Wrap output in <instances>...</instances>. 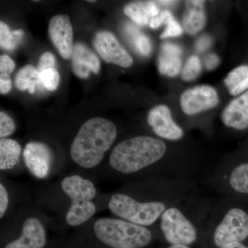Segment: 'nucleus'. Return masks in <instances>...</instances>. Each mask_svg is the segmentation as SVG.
Returning a JSON list of instances; mask_svg holds the SVG:
<instances>
[{
	"instance_id": "obj_21",
	"label": "nucleus",
	"mask_w": 248,
	"mask_h": 248,
	"mask_svg": "<svg viewBox=\"0 0 248 248\" xmlns=\"http://www.w3.org/2000/svg\"><path fill=\"white\" fill-rule=\"evenodd\" d=\"M224 84L232 96H237L248 91V66L241 65L230 72L225 78Z\"/></svg>"
},
{
	"instance_id": "obj_6",
	"label": "nucleus",
	"mask_w": 248,
	"mask_h": 248,
	"mask_svg": "<svg viewBox=\"0 0 248 248\" xmlns=\"http://www.w3.org/2000/svg\"><path fill=\"white\" fill-rule=\"evenodd\" d=\"M61 187L71 202L66 214L67 223L70 226L77 227L89 221L96 212L95 205L93 202L97 194L94 184L79 175H72L62 180Z\"/></svg>"
},
{
	"instance_id": "obj_17",
	"label": "nucleus",
	"mask_w": 248,
	"mask_h": 248,
	"mask_svg": "<svg viewBox=\"0 0 248 248\" xmlns=\"http://www.w3.org/2000/svg\"><path fill=\"white\" fill-rule=\"evenodd\" d=\"M182 49L170 42H165L161 47L158 58V69L164 76H177L182 69Z\"/></svg>"
},
{
	"instance_id": "obj_15",
	"label": "nucleus",
	"mask_w": 248,
	"mask_h": 248,
	"mask_svg": "<svg viewBox=\"0 0 248 248\" xmlns=\"http://www.w3.org/2000/svg\"><path fill=\"white\" fill-rule=\"evenodd\" d=\"M73 73L81 79H87L91 72L97 74L101 69V63L95 53L82 43H77L72 55Z\"/></svg>"
},
{
	"instance_id": "obj_30",
	"label": "nucleus",
	"mask_w": 248,
	"mask_h": 248,
	"mask_svg": "<svg viewBox=\"0 0 248 248\" xmlns=\"http://www.w3.org/2000/svg\"><path fill=\"white\" fill-rule=\"evenodd\" d=\"M55 63L56 61L53 54L50 53V52H45L41 55L37 70L40 73L46 70L55 68Z\"/></svg>"
},
{
	"instance_id": "obj_23",
	"label": "nucleus",
	"mask_w": 248,
	"mask_h": 248,
	"mask_svg": "<svg viewBox=\"0 0 248 248\" xmlns=\"http://www.w3.org/2000/svg\"><path fill=\"white\" fill-rule=\"evenodd\" d=\"M125 34L131 42L134 48L139 54L143 57L151 55L153 46L151 40L148 36L143 34L140 29L133 24H128L125 27Z\"/></svg>"
},
{
	"instance_id": "obj_32",
	"label": "nucleus",
	"mask_w": 248,
	"mask_h": 248,
	"mask_svg": "<svg viewBox=\"0 0 248 248\" xmlns=\"http://www.w3.org/2000/svg\"><path fill=\"white\" fill-rule=\"evenodd\" d=\"M167 13V10H165V11H162L161 14L158 15L157 16L151 19L149 23L150 27L153 29H156L161 27V25H163V24H164L165 21H166Z\"/></svg>"
},
{
	"instance_id": "obj_1",
	"label": "nucleus",
	"mask_w": 248,
	"mask_h": 248,
	"mask_svg": "<svg viewBox=\"0 0 248 248\" xmlns=\"http://www.w3.org/2000/svg\"><path fill=\"white\" fill-rule=\"evenodd\" d=\"M169 152L164 140L140 135L119 143L111 153L109 164L124 175L151 173L153 177L197 179L202 170L197 162L170 159Z\"/></svg>"
},
{
	"instance_id": "obj_2",
	"label": "nucleus",
	"mask_w": 248,
	"mask_h": 248,
	"mask_svg": "<svg viewBox=\"0 0 248 248\" xmlns=\"http://www.w3.org/2000/svg\"><path fill=\"white\" fill-rule=\"evenodd\" d=\"M214 203L194 194L167 209L155 226L169 246H192L203 234Z\"/></svg>"
},
{
	"instance_id": "obj_10",
	"label": "nucleus",
	"mask_w": 248,
	"mask_h": 248,
	"mask_svg": "<svg viewBox=\"0 0 248 248\" xmlns=\"http://www.w3.org/2000/svg\"><path fill=\"white\" fill-rule=\"evenodd\" d=\"M93 45L101 58L107 63H113L123 68H129L133 65L132 57L110 32L100 31L97 32L94 36Z\"/></svg>"
},
{
	"instance_id": "obj_28",
	"label": "nucleus",
	"mask_w": 248,
	"mask_h": 248,
	"mask_svg": "<svg viewBox=\"0 0 248 248\" xmlns=\"http://www.w3.org/2000/svg\"><path fill=\"white\" fill-rule=\"evenodd\" d=\"M16 125L14 120L7 114L1 111L0 112V138H5L14 133Z\"/></svg>"
},
{
	"instance_id": "obj_31",
	"label": "nucleus",
	"mask_w": 248,
	"mask_h": 248,
	"mask_svg": "<svg viewBox=\"0 0 248 248\" xmlns=\"http://www.w3.org/2000/svg\"><path fill=\"white\" fill-rule=\"evenodd\" d=\"M9 194L2 184H0V218H2L9 206Z\"/></svg>"
},
{
	"instance_id": "obj_26",
	"label": "nucleus",
	"mask_w": 248,
	"mask_h": 248,
	"mask_svg": "<svg viewBox=\"0 0 248 248\" xmlns=\"http://www.w3.org/2000/svg\"><path fill=\"white\" fill-rule=\"evenodd\" d=\"M60 80V74L55 68L46 70L40 73V84L49 91L58 89Z\"/></svg>"
},
{
	"instance_id": "obj_36",
	"label": "nucleus",
	"mask_w": 248,
	"mask_h": 248,
	"mask_svg": "<svg viewBox=\"0 0 248 248\" xmlns=\"http://www.w3.org/2000/svg\"><path fill=\"white\" fill-rule=\"evenodd\" d=\"M158 3H160V4L165 5V6H170V5L174 4L175 3H177V1H157Z\"/></svg>"
},
{
	"instance_id": "obj_8",
	"label": "nucleus",
	"mask_w": 248,
	"mask_h": 248,
	"mask_svg": "<svg viewBox=\"0 0 248 248\" xmlns=\"http://www.w3.org/2000/svg\"><path fill=\"white\" fill-rule=\"evenodd\" d=\"M108 208L119 218L147 228L155 226L161 216L154 209L137 202L125 192L112 195L108 202Z\"/></svg>"
},
{
	"instance_id": "obj_14",
	"label": "nucleus",
	"mask_w": 248,
	"mask_h": 248,
	"mask_svg": "<svg viewBox=\"0 0 248 248\" xmlns=\"http://www.w3.org/2000/svg\"><path fill=\"white\" fill-rule=\"evenodd\" d=\"M46 244L45 227L39 218L30 217L24 221L19 237L9 243L4 248H43Z\"/></svg>"
},
{
	"instance_id": "obj_33",
	"label": "nucleus",
	"mask_w": 248,
	"mask_h": 248,
	"mask_svg": "<svg viewBox=\"0 0 248 248\" xmlns=\"http://www.w3.org/2000/svg\"><path fill=\"white\" fill-rule=\"evenodd\" d=\"M212 44V39L208 35H203L199 38L196 43V49L199 52L204 51L210 48Z\"/></svg>"
},
{
	"instance_id": "obj_34",
	"label": "nucleus",
	"mask_w": 248,
	"mask_h": 248,
	"mask_svg": "<svg viewBox=\"0 0 248 248\" xmlns=\"http://www.w3.org/2000/svg\"><path fill=\"white\" fill-rule=\"evenodd\" d=\"M219 58L215 54H209L205 60V65L207 69L213 70L219 64Z\"/></svg>"
},
{
	"instance_id": "obj_3",
	"label": "nucleus",
	"mask_w": 248,
	"mask_h": 248,
	"mask_svg": "<svg viewBox=\"0 0 248 248\" xmlns=\"http://www.w3.org/2000/svg\"><path fill=\"white\" fill-rule=\"evenodd\" d=\"M240 202L223 197L214 203L203 233L214 248L248 239V211Z\"/></svg>"
},
{
	"instance_id": "obj_11",
	"label": "nucleus",
	"mask_w": 248,
	"mask_h": 248,
	"mask_svg": "<svg viewBox=\"0 0 248 248\" xmlns=\"http://www.w3.org/2000/svg\"><path fill=\"white\" fill-rule=\"evenodd\" d=\"M147 122L153 133L161 140L179 141L184 136V130L173 120L169 107L156 106L152 108L147 117Z\"/></svg>"
},
{
	"instance_id": "obj_27",
	"label": "nucleus",
	"mask_w": 248,
	"mask_h": 248,
	"mask_svg": "<svg viewBox=\"0 0 248 248\" xmlns=\"http://www.w3.org/2000/svg\"><path fill=\"white\" fill-rule=\"evenodd\" d=\"M166 29L164 32L160 35V38L166 39L169 37H176L182 35L183 33V28L181 27L180 24L177 22V21L174 19L170 11H168L167 16H166Z\"/></svg>"
},
{
	"instance_id": "obj_35",
	"label": "nucleus",
	"mask_w": 248,
	"mask_h": 248,
	"mask_svg": "<svg viewBox=\"0 0 248 248\" xmlns=\"http://www.w3.org/2000/svg\"><path fill=\"white\" fill-rule=\"evenodd\" d=\"M221 248H248V246H246L244 243H232Z\"/></svg>"
},
{
	"instance_id": "obj_4",
	"label": "nucleus",
	"mask_w": 248,
	"mask_h": 248,
	"mask_svg": "<svg viewBox=\"0 0 248 248\" xmlns=\"http://www.w3.org/2000/svg\"><path fill=\"white\" fill-rule=\"evenodd\" d=\"M117 136L115 124L107 119L94 117L82 124L71 148V156L76 164L92 169L102 162Z\"/></svg>"
},
{
	"instance_id": "obj_18",
	"label": "nucleus",
	"mask_w": 248,
	"mask_h": 248,
	"mask_svg": "<svg viewBox=\"0 0 248 248\" xmlns=\"http://www.w3.org/2000/svg\"><path fill=\"white\" fill-rule=\"evenodd\" d=\"M205 23V1L201 0L186 1L182 18L184 31L188 35H195L203 29Z\"/></svg>"
},
{
	"instance_id": "obj_5",
	"label": "nucleus",
	"mask_w": 248,
	"mask_h": 248,
	"mask_svg": "<svg viewBox=\"0 0 248 248\" xmlns=\"http://www.w3.org/2000/svg\"><path fill=\"white\" fill-rule=\"evenodd\" d=\"M94 232L101 242L111 248H143L153 239L149 228L120 218H99L94 223Z\"/></svg>"
},
{
	"instance_id": "obj_24",
	"label": "nucleus",
	"mask_w": 248,
	"mask_h": 248,
	"mask_svg": "<svg viewBox=\"0 0 248 248\" xmlns=\"http://www.w3.org/2000/svg\"><path fill=\"white\" fill-rule=\"evenodd\" d=\"M24 36V31L21 29L11 31L6 23L0 22V45L6 50H14Z\"/></svg>"
},
{
	"instance_id": "obj_19",
	"label": "nucleus",
	"mask_w": 248,
	"mask_h": 248,
	"mask_svg": "<svg viewBox=\"0 0 248 248\" xmlns=\"http://www.w3.org/2000/svg\"><path fill=\"white\" fill-rule=\"evenodd\" d=\"M124 12L140 26H146L151 19L159 15L156 3L151 1L130 3L124 7Z\"/></svg>"
},
{
	"instance_id": "obj_9",
	"label": "nucleus",
	"mask_w": 248,
	"mask_h": 248,
	"mask_svg": "<svg viewBox=\"0 0 248 248\" xmlns=\"http://www.w3.org/2000/svg\"><path fill=\"white\" fill-rule=\"evenodd\" d=\"M219 98L216 90L208 85H200L186 90L180 98L182 110L186 115L193 116L211 110L218 105Z\"/></svg>"
},
{
	"instance_id": "obj_7",
	"label": "nucleus",
	"mask_w": 248,
	"mask_h": 248,
	"mask_svg": "<svg viewBox=\"0 0 248 248\" xmlns=\"http://www.w3.org/2000/svg\"><path fill=\"white\" fill-rule=\"evenodd\" d=\"M207 184L223 195L240 201L248 198V160L223 161L210 173Z\"/></svg>"
},
{
	"instance_id": "obj_22",
	"label": "nucleus",
	"mask_w": 248,
	"mask_h": 248,
	"mask_svg": "<svg viewBox=\"0 0 248 248\" xmlns=\"http://www.w3.org/2000/svg\"><path fill=\"white\" fill-rule=\"evenodd\" d=\"M15 84L19 91L28 90L31 94H33L36 86L40 84L38 70L32 65L23 67L16 75Z\"/></svg>"
},
{
	"instance_id": "obj_25",
	"label": "nucleus",
	"mask_w": 248,
	"mask_h": 248,
	"mask_svg": "<svg viewBox=\"0 0 248 248\" xmlns=\"http://www.w3.org/2000/svg\"><path fill=\"white\" fill-rule=\"evenodd\" d=\"M202 73V63L200 58L196 55L190 57L182 68V78L184 81H193Z\"/></svg>"
},
{
	"instance_id": "obj_16",
	"label": "nucleus",
	"mask_w": 248,
	"mask_h": 248,
	"mask_svg": "<svg viewBox=\"0 0 248 248\" xmlns=\"http://www.w3.org/2000/svg\"><path fill=\"white\" fill-rule=\"evenodd\" d=\"M221 121L228 128L236 130L248 128V90L227 106L222 112Z\"/></svg>"
},
{
	"instance_id": "obj_12",
	"label": "nucleus",
	"mask_w": 248,
	"mask_h": 248,
	"mask_svg": "<svg viewBox=\"0 0 248 248\" xmlns=\"http://www.w3.org/2000/svg\"><path fill=\"white\" fill-rule=\"evenodd\" d=\"M48 33L62 58L71 59L74 48L73 29L68 15H58L52 18L49 22Z\"/></svg>"
},
{
	"instance_id": "obj_37",
	"label": "nucleus",
	"mask_w": 248,
	"mask_h": 248,
	"mask_svg": "<svg viewBox=\"0 0 248 248\" xmlns=\"http://www.w3.org/2000/svg\"><path fill=\"white\" fill-rule=\"evenodd\" d=\"M167 248H191L190 246H182V245H175V246H169Z\"/></svg>"
},
{
	"instance_id": "obj_13",
	"label": "nucleus",
	"mask_w": 248,
	"mask_h": 248,
	"mask_svg": "<svg viewBox=\"0 0 248 248\" xmlns=\"http://www.w3.org/2000/svg\"><path fill=\"white\" fill-rule=\"evenodd\" d=\"M23 156L26 166L32 175L39 179L47 177L53 156L46 145L41 142H29L26 145Z\"/></svg>"
},
{
	"instance_id": "obj_29",
	"label": "nucleus",
	"mask_w": 248,
	"mask_h": 248,
	"mask_svg": "<svg viewBox=\"0 0 248 248\" xmlns=\"http://www.w3.org/2000/svg\"><path fill=\"white\" fill-rule=\"evenodd\" d=\"M16 68V63L9 55H2L0 57V77L11 78V73Z\"/></svg>"
},
{
	"instance_id": "obj_20",
	"label": "nucleus",
	"mask_w": 248,
	"mask_h": 248,
	"mask_svg": "<svg viewBox=\"0 0 248 248\" xmlns=\"http://www.w3.org/2000/svg\"><path fill=\"white\" fill-rule=\"evenodd\" d=\"M22 147L16 140L3 138L0 140V169H14L19 162Z\"/></svg>"
}]
</instances>
